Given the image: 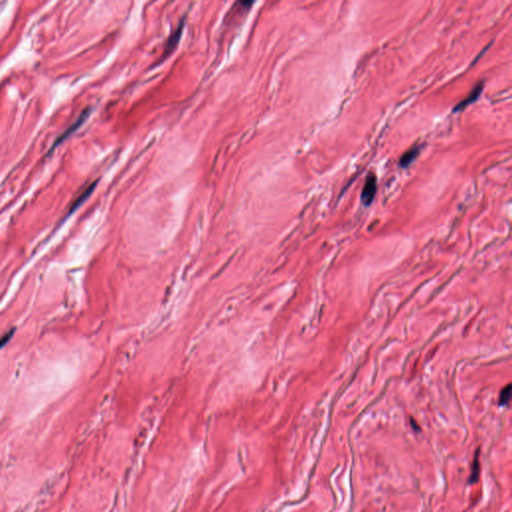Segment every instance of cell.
<instances>
[{"label":"cell","mask_w":512,"mask_h":512,"mask_svg":"<svg viewBox=\"0 0 512 512\" xmlns=\"http://www.w3.org/2000/svg\"><path fill=\"white\" fill-rule=\"evenodd\" d=\"M377 189V178L373 173H369L366 176L365 182L362 188L360 199L362 204L369 206L373 202Z\"/></svg>","instance_id":"6da1fadb"},{"label":"cell","mask_w":512,"mask_h":512,"mask_svg":"<svg viewBox=\"0 0 512 512\" xmlns=\"http://www.w3.org/2000/svg\"><path fill=\"white\" fill-rule=\"evenodd\" d=\"M185 17L180 21L179 25L177 26V28L171 33V35L168 37L167 39V42H166V45H165V49H164L163 55H162V58L164 57H167L172 51L173 49L176 47V45L178 44V42L180 40V37L182 35V32H183V28H185Z\"/></svg>","instance_id":"7a4b0ae2"},{"label":"cell","mask_w":512,"mask_h":512,"mask_svg":"<svg viewBox=\"0 0 512 512\" xmlns=\"http://www.w3.org/2000/svg\"><path fill=\"white\" fill-rule=\"evenodd\" d=\"M483 90V82H479L473 89L472 90V92L467 95V97H465L463 100H461L460 103H458L454 108H453V112L456 113V112H459L463 109H465L468 105H470L473 103H475L479 97H480V94Z\"/></svg>","instance_id":"3957f363"},{"label":"cell","mask_w":512,"mask_h":512,"mask_svg":"<svg viewBox=\"0 0 512 512\" xmlns=\"http://www.w3.org/2000/svg\"><path fill=\"white\" fill-rule=\"evenodd\" d=\"M89 114H90V108L85 109V110L82 112L81 114H80V116H79V117H78V118L74 121V123H73L71 126H69V128H68V129H67V130H66L63 134H62V135L59 136V138L57 139V141H55V144H54L52 148H54V147L58 146L59 144H62V141H64L65 139H67V138H68V137H69V136H70L73 132H75V131H76V130H77V129L81 126L82 124L84 123V121L87 119V117L89 116Z\"/></svg>","instance_id":"277c9868"},{"label":"cell","mask_w":512,"mask_h":512,"mask_svg":"<svg viewBox=\"0 0 512 512\" xmlns=\"http://www.w3.org/2000/svg\"><path fill=\"white\" fill-rule=\"evenodd\" d=\"M421 150V146H418V145H415L413 146L412 148H410L409 150H407L401 157H400V160H399V164L402 168H407L409 167L411 164L414 162V160L417 158V156L419 155V152Z\"/></svg>","instance_id":"5b68a950"},{"label":"cell","mask_w":512,"mask_h":512,"mask_svg":"<svg viewBox=\"0 0 512 512\" xmlns=\"http://www.w3.org/2000/svg\"><path fill=\"white\" fill-rule=\"evenodd\" d=\"M95 186H96V182H93L92 185H89V186H88V187H87V188H86V189L82 192L81 194H80V196H79V197H78V198L74 201V203H73L72 206L70 207L69 212H68V215H70V214L74 213V211H75V210H77V209H78V208H79V207H80V206L84 203V201H85V200H86V199H87V198L91 195V193L93 192V190H94Z\"/></svg>","instance_id":"8992f818"},{"label":"cell","mask_w":512,"mask_h":512,"mask_svg":"<svg viewBox=\"0 0 512 512\" xmlns=\"http://www.w3.org/2000/svg\"><path fill=\"white\" fill-rule=\"evenodd\" d=\"M511 399V385L508 384L505 386L503 390H501L500 396H499V405L500 406H506L509 404Z\"/></svg>","instance_id":"52a82bcc"},{"label":"cell","mask_w":512,"mask_h":512,"mask_svg":"<svg viewBox=\"0 0 512 512\" xmlns=\"http://www.w3.org/2000/svg\"><path fill=\"white\" fill-rule=\"evenodd\" d=\"M478 452H479V449L476 451V454H475V457H474V461H473V464H472V475L469 477V482L470 483H475L477 482L478 478H479V462H478Z\"/></svg>","instance_id":"ba28073f"},{"label":"cell","mask_w":512,"mask_h":512,"mask_svg":"<svg viewBox=\"0 0 512 512\" xmlns=\"http://www.w3.org/2000/svg\"><path fill=\"white\" fill-rule=\"evenodd\" d=\"M14 331H15V328H12L11 330H9L5 334H3L2 337H0V349L4 347L9 342V340L14 335Z\"/></svg>","instance_id":"9c48e42d"}]
</instances>
